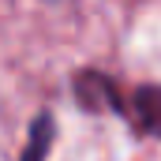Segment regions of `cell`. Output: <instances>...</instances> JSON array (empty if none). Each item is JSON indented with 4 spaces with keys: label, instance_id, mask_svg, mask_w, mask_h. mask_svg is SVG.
Returning <instances> with one entry per match:
<instances>
[{
    "label": "cell",
    "instance_id": "cell-2",
    "mask_svg": "<svg viewBox=\"0 0 161 161\" xmlns=\"http://www.w3.org/2000/svg\"><path fill=\"white\" fill-rule=\"evenodd\" d=\"M131 120L142 135L161 139V86L158 82H146L131 94Z\"/></svg>",
    "mask_w": 161,
    "mask_h": 161
},
{
    "label": "cell",
    "instance_id": "cell-3",
    "mask_svg": "<svg viewBox=\"0 0 161 161\" xmlns=\"http://www.w3.org/2000/svg\"><path fill=\"white\" fill-rule=\"evenodd\" d=\"M53 142H56V120L49 113H38L34 124H30V131H26V150H23L19 161H45Z\"/></svg>",
    "mask_w": 161,
    "mask_h": 161
},
{
    "label": "cell",
    "instance_id": "cell-1",
    "mask_svg": "<svg viewBox=\"0 0 161 161\" xmlns=\"http://www.w3.org/2000/svg\"><path fill=\"white\" fill-rule=\"evenodd\" d=\"M75 101H79L86 113H124V97L116 90V82L101 71H79L75 75Z\"/></svg>",
    "mask_w": 161,
    "mask_h": 161
}]
</instances>
